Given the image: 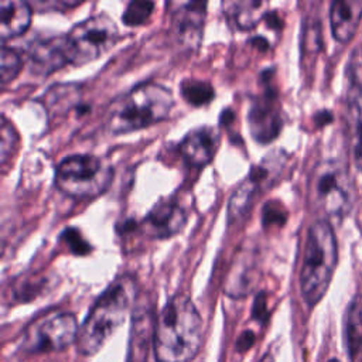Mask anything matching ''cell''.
I'll return each mask as SVG.
<instances>
[{"label": "cell", "instance_id": "obj_4", "mask_svg": "<svg viewBox=\"0 0 362 362\" xmlns=\"http://www.w3.org/2000/svg\"><path fill=\"white\" fill-rule=\"evenodd\" d=\"M338 262V245L331 223L317 219L307 230L300 288L304 301L313 307L327 293Z\"/></svg>", "mask_w": 362, "mask_h": 362}, {"label": "cell", "instance_id": "obj_12", "mask_svg": "<svg viewBox=\"0 0 362 362\" xmlns=\"http://www.w3.org/2000/svg\"><path fill=\"white\" fill-rule=\"evenodd\" d=\"M187 215L182 206L171 199L157 202L144 216L140 229L151 239H167L177 235L185 225Z\"/></svg>", "mask_w": 362, "mask_h": 362}, {"label": "cell", "instance_id": "obj_28", "mask_svg": "<svg viewBox=\"0 0 362 362\" xmlns=\"http://www.w3.org/2000/svg\"><path fill=\"white\" fill-rule=\"evenodd\" d=\"M346 75L351 82V88L362 92V45L356 47L348 59Z\"/></svg>", "mask_w": 362, "mask_h": 362}, {"label": "cell", "instance_id": "obj_7", "mask_svg": "<svg viewBox=\"0 0 362 362\" xmlns=\"http://www.w3.org/2000/svg\"><path fill=\"white\" fill-rule=\"evenodd\" d=\"M288 156L283 150H273L267 153L257 165H253L247 177L235 188L228 204V223L242 221L252 209L255 199L263 191L272 188L281 175Z\"/></svg>", "mask_w": 362, "mask_h": 362}, {"label": "cell", "instance_id": "obj_24", "mask_svg": "<svg viewBox=\"0 0 362 362\" xmlns=\"http://www.w3.org/2000/svg\"><path fill=\"white\" fill-rule=\"evenodd\" d=\"M21 66H23L21 55L16 49L8 48L7 45H3L1 52H0V79H1V83L6 85V83L11 82L18 75Z\"/></svg>", "mask_w": 362, "mask_h": 362}, {"label": "cell", "instance_id": "obj_3", "mask_svg": "<svg viewBox=\"0 0 362 362\" xmlns=\"http://www.w3.org/2000/svg\"><path fill=\"white\" fill-rule=\"evenodd\" d=\"M174 105L173 93L157 82H143L113 102L106 127L112 134L130 133L168 117Z\"/></svg>", "mask_w": 362, "mask_h": 362}, {"label": "cell", "instance_id": "obj_34", "mask_svg": "<svg viewBox=\"0 0 362 362\" xmlns=\"http://www.w3.org/2000/svg\"><path fill=\"white\" fill-rule=\"evenodd\" d=\"M259 362H274V358H273V355H270V354H266Z\"/></svg>", "mask_w": 362, "mask_h": 362}, {"label": "cell", "instance_id": "obj_19", "mask_svg": "<svg viewBox=\"0 0 362 362\" xmlns=\"http://www.w3.org/2000/svg\"><path fill=\"white\" fill-rule=\"evenodd\" d=\"M256 277L257 269L256 262L252 257V253H239L226 280L225 291L230 297H243L256 284Z\"/></svg>", "mask_w": 362, "mask_h": 362}, {"label": "cell", "instance_id": "obj_17", "mask_svg": "<svg viewBox=\"0 0 362 362\" xmlns=\"http://www.w3.org/2000/svg\"><path fill=\"white\" fill-rule=\"evenodd\" d=\"M33 8L21 0H3L0 3V38L1 41L23 34L31 21Z\"/></svg>", "mask_w": 362, "mask_h": 362}, {"label": "cell", "instance_id": "obj_26", "mask_svg": "<svg viewBox=\"0 0 362 362\" xmlns=\"http://www.w3.org/2000/svg\"><path fill=\"white\" fill-rule=\"evenodd\" d=\"M0 161L1 165L7 163V160L11 157L17 147L18 134L13 124L6 119V116H1V124H0Z\"/></svg>", "mask_w": 362, "mask_h": 362}, {"label": "cell", "instance_id": "obj_13", "mask_svg": "<svg viewBox=\"0 0 362 362\" xmlns=\"http://www.w3.org/2000/svg\"><path fill=\"white\" fill-rule=\"evenodd\" d=\"M69 64L65 35H54L34 41L28 47V65L35 75L47 76Z\"/></svg>", "mask_w": 362, "mask_h": 362}, {"label": "cell", "instance_id": "obj_2", "mask_svg": "<svg viewBox=\"0 0 362 362\" xmlns=\"http://www.w3.org/2000/svg\"><path fill=\"white\" fill-rule=\"evenodd\" d=\"M134 298L136 288L130 276H120L112 281L79 327L78 351L85 356L95 355L123 324Z\"/></svg>", "mask_w": 362, "mask_h": 362}, {"label": "cell", "instance_id": "obj_8", "mask_svg": "<svg viewBox=\"0 0 362 362\" xmlns=\"http://www.w3.org/2000/svg\"><path fill=\"white\" fill-rule=\"evenodd\" d=\"M65 37L69 64L83 65L110 49L119 38V30L110 17L96 14L76 23Z\"/></svg>", "mask_w": 362, "mask_h": 362}, {"label": "cell", "instance_id": "obj_29", "mask_svg": "<svg viewBox=\"0 0 362 362\" xmlns=\"http://www.w3.org/2000/svg\"><path fill=\"white\" fill-rule=\"evenodd\" d=\"M62 239L66 242L68 247L75 255H85L90 250V246L88 245V242L81 236V233L76 229H66L62 233Z\"/></svg>", "mask_w": 362, "mask_h": 362}, {"label": "cell", "instance_id": "obj_22", "mask_svg": "<svg viewBox=\"0 0 362 362\" xmlns=\"http://www.w3.org/2000/svg\"><path fill=\"white\" fill-rule=\"evenodd\" d=\"M345 339L349 356L354 358L362 348V296H355L348 305Z\"/></svg>", "mask_w": 362, "mask_h": 362}, {"label": "cell", "instance_id": "obj_23", "mask_svg": "<svg viewBox=\"0 0 362 362\" xmlns=\"http://www.w3.org/2000/svg\"><path fill=\"white\" fill-rule=\"evenodd\" d=\"M180 89H181L182 98L192 106L206 105L215 96V90L212 85L201 79H185L181 82Z\"/></svg>", "mask_w": 362, "mask_h": 362}, {"label": "cell", "instance_id": "obj_14", "mask_svg": "<svg viewBox=\"0 0 362 362\" xmlns=\"http://www.w3.org/2000/svg\"><path fill=\"white\" fill-rule=\"evenodd\" d=\"M219 146V134L211 126L188 132L178 144V151L191 167H204L214 158Z\"/></svg>", "mask_w": 362, "mask_h": 362}, {"label": "cell", "instance_id": "obj_25", "mask_svg": "<svg viewBox=\"0 0 362 362\" xmlns=\"http://www.w3.org/2000/svg\"><path fill=\"white\" fill-rule=\"evenodd\" d=\"M154 8L153 1H146V0H133L127 3L126 10L122 16V20L126 25H140L148 20L151 16V11Z\"/></svg>", "mask_w": 362, "mask_h": 362}, {"label": "cell", "instance_id": "obj_27", "mask_svg": "<svg viewBox=\"0 0 362 362\" xmlns=\"http://www.w3.org/2000/svg\"><path fill=\"white\" fill-rule=\"evenodd\" d=\"M45 284H47V280H44V279H31V280L24 279L21 281H17L13 284L10 294L13 297V300H16V301H30L38 293H41V290Z\"/></svg>", "mask_w": 362, "mask_h": 362}, {"label": "cell", "instance_id": "obj_16", "mask_svg": "<svg viewBox=\"0 0 362 362\" xmlns=\"http://www.w3.org/2000/svg\"><path fill=\"white\" fill-rule=\"evenodd\" d=\"M154 328L151 308L146 304L139 305L133 313L129 362H146V352L150 338L154 337Z\"/></svg>", "mask_w": 362, "mask_h": 362}, {"label": "cell", "instance_id": "obj_6", "mask_svg": "<svg viewBox=\"0 0 362 362\" xmlns=\"http://www.w3.org/2000/svg\"><path fill=\"white\" fill-rule=\"evenodd\" d=\"M113 168L90 154H74L61 160L55 168V187L78 199L100 195L110 185Z\"/></svg>", "mask_w": 362, "mask_h": 362}, {"label": "cell", "instance_id": "obj_31", "mask_svg": "<svg viewBox=\"0 0 362 362\" xmlns=\"http://www.w3.org/2000/svg\"><path fill=\"white\" fill-rule=\"evenodd\" d=\"M81 1H62V0H58V1H31L30 6L31 8H37V10H45L47 7H51L52 10H66V8H74L76 6H79Z\"/></svg>", "mask_w": 362, "mask_h": 362}, {"label": "cell", "instance_id": "obj_33", "mask_svg": "<svg viewBox=\"0 0 362 362\" xmlns=\"http://www.w3.org/2000/svg\"><path fill=\"white\" fill-rule=\"evenodd\" d=\"M253 342H255V335H253V332H252V331H245V332L239 337V339H238V342H236V346H238L239 351H246L247 348H250V346L253 345Z\"/></svg>", "mask_w": 362, "mask_h": 362}, {"label": "cell", "instance_id": "obj_35", "mask_svg": "<svg viewBox=\"0 0 362 362\" xmlns=\"http://www.w3.org/2000/svg\"><path fill=\"white\" fill-rule=\"evenodd\" d=\"M328 362H339V361H338V359H329Z\"/></svg>", "mask_w": 362, "mask_h": 362}, {"label": "cell", "instance_id": "obj_20", "mask_svg": "<svg viewBox=\"0 0 362 362\" xmlns=\"http://www.w3.org/2000/svg\"><path fill=\"white\" fill-rule=\"evenodd\" d=\"M225 16L236 28L250 30L266 17V3L256 0L245 1H226L223 3Z\"/></svg>", "mask_w": 362, "mask_h": 362}, {"label": "cell", "instance_id": "obj_11", "mask_svg": "<svg viewBox=\"0 0 362 362\" xmlns=\"http://www.w3.org/2000/svg\"><path fill=\"white\" fill-rule=\"evenodd\" d=\"M205 16V1H182L171 4V34L182 49L194 51L198 48L202 40Z\"/></svg>", "mask_w": 362, "mask_h": 362}, {"label": "cell", "instance_id": "obj_1", "mask_svg": "<svg viewBox=\"0 0 362 362\" xmlns=\"http://www.w3.org/2000/svg\"><path fill=\"white\" fill-rule=\"evenodd\" d=\"M202 344V320L187 294L173 296L160 311L153 346L157 362H189Z\"/></svg>", "mask_w": 362, "mask_h": 362}, {"label": "cell", "instance_id": "obj_15", "mask_svg": "<svg viewBox=\"0 0 362 362\" xmlns=\"http://www.w3.org/2000/svg\"><path fill=\"white\" fill-rule=\"evenodd\" d=\"M362 18V0H337L331 3L329 24L338 42H348Z\"/></svg>", "mask_w": 362, "mask_h": 362}, {"label": "cell", "instance_id": "obj_5", "mask_svg": "<svg viewBox=\"0 0 362 362\" xmlns=\"http://www.w3.org/2000/svg\"><path fill=\"white\" fill-rule=\"evenodd\" d=\"M310 201L325 218H342L354 206L356 191L346 163L339 158L320 161L310 177Z\"/></svg>", "mask_w": 362, "mask_h": 362}, {"label": "cell", "instance_id": "obj_9", "mask_svg": "<svg viewBox=\"0 0 362 362\" xmlns=\"http://www.w3.org/2000/svg\"><path fill=\"white\" fill-rule=\"evenodd\" d=\"M78 321L71 313L45 315L27 327L21 349L30 354L61 351L78 339Z\"/></svg>", "mask_w": 362, "mask_h": 362}, {"label": "cell", "instance_id": "obj_18", "mask_svg": "<svg viewBox=\"0 0 362 362\" xmlns=\"http://www.w3.org/2000/svg\"><path fill=\"white\" fill-rule=\"evenodd\" d=\"M345 123L354 161L362 171V92L355 88H351L346 96Z\"/></svg>", "mask_w": 362, "mask_h": 362}, {"label": "cell", "instance_id": "obj_10", "mask_svg": "<svg viewBox=\"0 0 362 362\" xmlns=\"http://www.w3.org/2000/svg\"><path fill=\"white\" fill-rule=\"evenodd\" d=\"M264 82V89L253 99L247 112L252 137L262 144L274 140L283 127L281 109L276 90L269 85V78H266Z\"/></svg>", "mask_w": 362, "mask_h": 362}, {"label": "cell", "instance_id": "obj_21", "mask_svg": "<svg viewBox=\"0 0 362 362\" xmlns=\"http://www.w3.org/2000/svg\"><path fill=\"white\" fill-rule=\"evenodd\" d=\"M81 92L76 83H55L44 95V106L52 116H61L79 103Z\"/></svg>", "mask_w": 362, "mask_h": 362}, {"label": "cell", "instance_id": "obj_30", "mask_svg": "<svg viewBox=\"0 0 362 362\" xmlns=\"http://www.w3.org/2000/svg\"><path fill=\"white\" fill-rule=\"evenodd\" d=\"M284 219H286V214L283 212V208L280 206L279 202H274V201H270V202H266V205L263 206V225L267 226V225H281L284 223Z\"/></svg>", "mask_w": 362, "mask_h": 362}, {"label": "cell", "instance_id": "obj_32", "mask_svg": "<svg viewBox=\"0 0 362 362\" xmlns=\"http://www.w3.org/2000/svg\"><path fill=\"white\" fill-rule=\"evenodd\" d=\"M264 314H266V300H264V296L262 293L255 300V304H253V318L262 320L264 317Z\"/></svg>", "mask_w": 362, "mask_h": 362}]
</instances>
